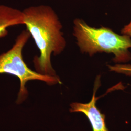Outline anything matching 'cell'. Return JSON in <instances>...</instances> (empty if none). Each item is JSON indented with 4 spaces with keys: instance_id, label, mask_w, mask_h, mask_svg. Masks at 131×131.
<instances>
[{
    "instance_id": "obj_1",
    "label": "cell",
    "mask_w": 131,
    "mask_h": 131,
    "mask_svg": "<svg viewBox=\"0 0 131 131\" xmlns=\"http://www.w3.org/2000/svg\"><path fill=\"white\" fill-rule=\"evenodd\" d=\"M24 24L39 51L34 56L36 71L42 75L56 76L52 66V54L57 56L65 50L67 42L61 32L62 25L52 8L47 5L30 6L23 11Z\"/></svg>"
},
{
    "instance_id": "obj_2",
    "label": "cell",
    "mask_w": 131,
    "mask_h": 131,
    "mask_svg": "<svg viewBox=\"0 0 131 131\" xmlns=\"http://www.w3.org/2000/svg\"><path fill=\"white\" fill-rule=\"evenodd\" d=\"M73 35L82 53L92 56L97 53H112L113 61L124 63L131 60V38L119 35L110 28L89 26L84 20L76 19L73 21Z\"/></svg>"
},
{
    "instance_id": "obj_5",
    "label": "cell",
    "mask_w": 131,
    "mask_h": 131,
    "mask_svg": "<svg viewBox=\"0 0 131 131\" xmlns=\"http://www.w3.org/2000/svg\"><path fill=\"white\" fill-rule=\"evenodd\" d=\"M24 24L23 11L5 5H0V38L5 37L8 33V28Z\"/></svg>"
},
{
    "instance_id": "obj_3",
    "label": "cell",
    "mask_w": 131,
    "mask_h": 131,
    "mask_svg": "<svg viewBox=\"0 0 131 131\" xmlns=\"http://www.w3.org/2000/svg\"><path fill=\"white\" fill-rule=\"evenodd\" d=\"M30 37L27 30L23 31L17 37L12 47L8 51L0 54V74H11L19 80L20 86L17 99L18 104L23 103L28 97L26 85L30 81H40L50 85L61 83L58 76L42 75L31 70L25 63L23 51Z\"/></svg>"
},
{
    "instance_id": "obj_6",
    "label": "cell",
    "mask_w": 131,
    "mask_h": 131,
    "mask_svg": "<svg viewBox=\"0 0 131 131\" xmlns=\"http://www.w3.org/2000/svg\"><path fill=\"white\" fill-rule=\"evenodd\" d=\"M108 68L111 71H114L118 73H122L126 76H131V65L119 64L115 65H108Z\"/></svg>"
},
{
    "instance_id": "obj_4",
    "label": "cell",
    "mask_w": 131,
    "mask_h": 131,
    "mask_svg": "<svg viewBox=\"0 0 131 131\" xmlns=\"http://www.w3.org/2000/svg\"><path fill=\"white\" fill-rule=\"evenodd\" d=\"M100 77L97 76L94 88L93 93L91 101L88 103H72L70 104V112L82 113L88 117L93 131H108L106 126L105 116L97 107L96 103L98 98L96 93L100 86Z\"/></svg>"
},
{
    "instance_id": "obj_7",
    "label": "cell",
    "mask_w": 131,
    "mask_h": 131,
    "mask_svg": "<svg viewBox=\"0 0 131 131\" xmlns=\"http://www.w3.org/2000/svg\"><path fill=\"white\" fill-rule=\"evenodd\" d=\"M122 35H127L131 38V20L130 23L124 26L121 30Z\"/></svg>"
}]
</instances>
